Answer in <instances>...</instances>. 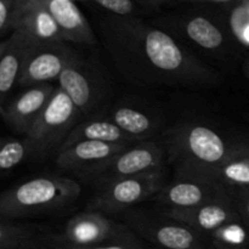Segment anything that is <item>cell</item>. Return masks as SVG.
<instances>
[{"label":"cell","instance_id":"1","mask_svg":"<svg viewBox=\"0 0 249 249\" xmlns=\"http://www.w3.org/2000/svg\"><path fill=\"white\" fill-rule=\"evenodd\" d=\"M104 31L111 38L136 46L138 53L147 60L150 67L157 71V77L175 83L213 80V73L162 29L147 26L131 16L113 15L106 21Z\"/></svg>","mask_w":249,"mask_h":249},{"label":"cell","instance_id":"2","mask_svg":"<svg viewBox=\"0 0 249 249\" xmlns=\"http://www.w3.org/2000/svg\"><path fill=\"white\" fill-rule=\"evenodd\" d=\"M168 145L177 177L218 181L219 168L242 143L228 142L207 125L184 124L173 129Z\"/></svg>","mask_w":249,"mask_h":249},{"label":"cell","instance_id":"3","mask_svg":"<svg viewBox=\"0 0 249 249\" xmlns=\"http://www.w3.org/2000/svg\"><path fill=\"white\" fill-rule=\"evenodd\" d=\"M82 186L75 180L57 175L38 177L6 190L0 196L1 218L15 219L61 211L72 206Z\"/></svg>","mask_w":249,"mask_h":249},{"label":"cell","instance_id":"4","mask_svg":"<svg viewBox=\"0 0 249 249\" xmlns=\"http://www.w3.org/2000/svg\"><path fill=\"white\" fill-rule=\"evenodd\" d=\"M79 109L61 88H56L55 94L40 116L26 134L31 148V156L39 160L50 155L62 145L72 129L77 125Z\"/></svg>","mask_w":249,"mask_h":249},{"label":"cell","instance_id":"5","mask_svg":"<svg viewBox=\"0 0 249 249\" xmlns=\"http://www.w3.org/2000/svg\"><path fill=\"white\" fill-rule=\"evenodd\" d=\"M165 185L164 168L147 174L118 180L97 187L96 194L88 204V211L105 215L124 212L131 206L155 197Z\"/></svg>","mask_w":249,"mask_h":249},{"label":"cell","instance_id":"6","mask_svg":"<svg viewBox=\"0 0 249 249\" xmlns=\"http://www.w3.org/2000/svg\"><path fill=\"white\" fill-rule=\"evenodd\" d=\"M163 160L164 152L157 143L145 142L129 146L96 169L83 175V178L100 187L126 178L163 169Z\"/></svg>","mask_w":249,"mask_h":249},{"label":"cell","instance_id":"7","mask_svg":"<svg viewBox=\"0 0 249 249\" xmlns=\"http://www.w3.org/2000/svg\"><path fill=\"white\" fill-rule=\"evenodd\" d=\"M236 191L218 181L179 178L165 185L153 198L165 208L186 209L235 197Z\"/></svg>","mask_w":249,"mask_h":249},{"label":"cell","instance_id":"8","mask_svg":"<svg viewBox=\"0 0 249 249\" xmlns=\"http://www.w3.org/2000/svg\"><path fill=\"white\" fill-rule=\"evenodd\" d=\"M66 43L32 46L17 83L21 87H34L60 78L63 70L78 57Z\"/></svg>","mask_w":249,"mask_h":249},{"label":"cell","instance_id":"9","mask_svg":"<svg viewBox=\"0 0 249 249\" xmlns=\"http://www.w3.org/2000/svg\"><path fill=\"white\" fill-rule=\"evenodd\" d=\"M11 33H17L34 46L65 41L57 23L40 0H17Z\"/></svg>","mask_w":249,"mask_h":249},{"label":"cell","instance_id":"10","mask_svg":"<svg viewBox=\"0 0 249 249\" xmlns=\"http://www.w3.org/2000/svg\"><path fill=\"white\" fill-rule=\"evenodd\" d=\"M129 224L143 236L165 249H201V232L180 221L156 219L145 213L131 212L128 215Z\"/></svg>","mask_w":249,"mask_h":249},{"label":"cell","instance_id":"11","mask_svg":"<svg viewBox=\"0 0 249 249\" xmlns=\"http://www.w3.org/2000/svg\"><path fill=\"white\" fill-rule=\"evenodd\" d=\"M126 236L124 226L97 212H83L72 216L66 224L62 236L56 240L79 247L101 245L105 241Z\"/></svg>","mask_w":249,"mask_h":249},{"label":"cell","instance_id":"12","mask_svg":"<svg viewBox=\"0 0 249 249\" xmlns=\"http://www.w3.org/2000/svg\"><path fill=\"white\" fill-rule=\"evenodd\" d=\"M167 218L174 219L201 233H213L223 226L240 220L237 202L235 197L213 203L203 204L195 208H167L163 212Z\"/></svg>","mask_w":249,"mask_h":249},{"label":"cell","instance_id":"13","mask_svg":"<svg viewBox=\"0 0 249 249\" xmlns=\"http://www.w3.org/2000/svg\"><path fill=\"white\" fill-rule=\"evenodd\" d=\"M129 143H109L101 141H80L60 150L56 164L60 169L85 175L129 147Z\"/></svg>","mask_w":249,"mask_h":249},{"label":"cell","instance_id":"14","mask_svg":"<svg viewBox=\"0 0 249 249\" xmlns=\"http://www.w3.org/2000/svg\"><path fill=\"white\" fill-rule=\"evenodd\" d=\"M55 90L56 88L48 83L31 87L7 106L1 107L2 118L16 133L26 135L36 119L48 106Z\"/></svg>","mask_w":249,"mask_h":249},{"label":"cell","instance_id":"15","mask_svg":"<svg viewBox=\"0 0 249 249\" xmlns=\"http://www.w3.org/2000/svg\"><path fill=\"white\" fill-rule=\"evenodd\" d=\"M60 28L63 40L75 44H95L89 22L73 0H40Z\"/></svg>","mask_w":249,"mask_h":249},{"label":"cell","instance_id":"16","mask_svg":"<svg viewBox=\"0 0 249 249\" xmlns=\"http://www.w3.org/2000/svg\"><path fill=\"white\" fill-rule=\"evenodd\" d=\"M60 87L68 95L80 113L88 114L99 97L96 83L79 58L70 63L58 78Z\"/></svg>","mask_w":249,"mask_h":249},{"label":"cell","instance_id":"17","mask_svg":"<svg viewBox=\"0 0 249 249\" xmlns=\"http://www.w3.org/2000/svg\"><path fill=\"white\" fill-rule=\"evenodd\" d=\"M32 46L17 33H11L0 45V95L1 106L7 92L18 82Z\"/></svg>","mask_w":249,"mask_h":249},{"label":"cell","instance_id":"18","mask_svg":"<svg viewBox=\"0 0 249 249\" xmlns=\"http://www.w3.org/2000/svg\"><path fill=\"white\" fill-rule=\"evenodd\" d=\"M131 136L126 135L118 125L112 121H94L77 124L61 145L60 150L70 147L80 141H101L109 143H130L134 141ZM58 150V151H60Z\"/></svg>","mask_w":249,"mask_h":249},{"label":"cell","instance_id":"19","mask_svg":"<svg viewBox=\"0 0 249 249\" xmlns=\"http://www.w3.org/2000/svg\"><path fill=\"white\" fill-rule=\"evenodd\" d=\"M190 40L206 50H218L225 43L223 29L206 15H192L182 24Z\"/></svg>","mask_w":249,"mask_h":249},{"label":"cell","instance_id":"20","mask_svg":"<svg viewBox=\"0 0 249 249\" xmlns=\"http://www.w3.org/2000/svg\"><path fill=\"white\" fill-rule=\"evenodd\" d=\"M216 180L224 186L236 191L249 187V145H241L216 173Z\"/></svg>","mask_w":249,"mask_h":249},{"label":"cell","instance_id":"21","mask_svg":"<svg viewBox=\"0 0 249 249\" xmlns=\"http://www.w3.org/2000/svg\"><path fill=\"white\" fill-rule=\"evenodd\" d=\"M109 121L135 140L150 136L156 128L155 123L147 114L131 107L116 108L112 112Z\"/></svg>","mask_w":249,"mask_h":249},{"label":"cell","instance_id":"22","mask_svg":"<svg viewBox=\"0 0 249 249\" xmlns=\"http://www.w3.org/2000/svg\"><path fill=\"white\" fill-rule=\"evenodd\" d=\"M248 228L243 219L232 221L212 233L214 243L221 249H249Z\"/></svg>","mask_w":249,"mask_h":249},{"label":"cell","instance_id":"23","mask_svg":"<svg viewBox=\"0 0 249 249\" xmlns=\"http://www.w3.org/2000/svg\"><path fill=\"white\" fill-rule=\"evenodd\" d=\"M34 231L29 226L19 225L11 219L1 218L0 221V246L1 249H18L33 240Z\"/></svg>","mask_w":249,"mask_h":249},{"label":"cell","instance_id":"24","mask_svg":"<svg viewBox=\"0 0 249 249\" xmlns=\"http://www.w3.org/2000/svg\"><path fill=\"white\" fill-rule=\"evenodd\" d=\"M29 155L31 148L26 138L23 140L6 141L0 150V169L2 172H9Z\"/></svg>","mask_w":249,"mask_h":249},{"label":"cell","instance_id":"25","mask_svg":"<svg viewBox=\"0 0 249 249\" xmlns=\"http://www.w3.org/2000/svg\"><path fill=\"white\" fill-rule=\"evenodd\" d=\"M100 6L118 16H131L135 10L133 0H95Z\"/></svg>","mask_w":249,"mask_h":249},{"label":"cell","instance_id":"26","mask_svg":"<svg viewBox=\"0 0 249 249\" xmlns=\"http://www.w3.org/2000/svg\"><path fill=\"white\" fill-rule=\"evenodd\" d=\"M17 0H0V32L1 36L11 34V24Z\"/></svg>","mask_w":249,"mask_h":249},{"label":"cell","instance_id":"27","mask_svg":"<svg viewBox=\"0 0 249 249\" xmlns=\"http://www.w3.org/2000/svg\"><path fill=\"white\" fill-rule=\"evenodd\" d=\"M236 202L241 218L249 226V187L236 190Z\"/></svg>","mask_w":249,"mask_h":249},{"label":"cell","instance_id":"28","mask_svg":"<svg viewBox=\"0 0 249 249\" xmlns=\"http://www.w3.org/2000/svg\"><path fill=\"white\" fill-rule=\"evenodd\" d=\"M56 246H57V249H133L129 245L123 242L114 243V245H106V246H88V247H79V246H72L67 245V243H63L61 241L55 240Z\"/></svg>","mask_w":249,"mask_h":249},{"label":"cell","instance_id":"29","mask_svg":"<svg viewBox=\"0 0 249 249\" xmlns=\"http://www.w3.org/2000/svg\"><path fill=\"white\" fill-rule=\"evenodd\" d=\"M241 0H182L181 2L187 4H215V5H231Z\"/></svg>","mask_w":249,"mask_h":249},{"label":"cell","instance_id":"30","mask_svg":"<svg viewBox=\"0 0 249 249\" xmlns=\"http://www.w3.org/2000/svg\"><path fill=\"white\" fill-rule=\"evenodd\" d=\"M139 2H141L142 5L151 7H160L163 5L168 4H174V2H181L182 0H138Z\"/></svg>","mask_w":249,"mask_h":249},{"label":"cell","instance_id":"31","mask_svg":"<svg viewBox=\"0 0 249 249\" xmlns=\"http://www.w3.org/2000/svg\"><path fill=\"white\" fill-rule=\"evenodd\" d=\"M248 72H249V62H248Z\"/></svg>","mask_w":249,"mask_h":249}]
</instances>
